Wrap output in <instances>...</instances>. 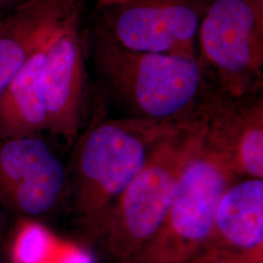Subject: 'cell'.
Instances as JSON below:
<instances>
[{
    "label": "cell",
    "instance_id": "cell-16",
    "mask_svg": "<svg viewBox=\"0 0 263 263\" xmlns=\"http://www.w3.org/2000/svg\"><path fill=\"white\" fill-rule=\"evenodd\" d=\"M9 214H7L3 209L0 208V237L5 233L8 228Z\"/></svg>",
    "mask_w": 263,
    "mask_h": 263
},
{
    "label": "cell",
    "instance_id": "cell-17",
    "mask_svg": "<svg viewBox=\"0 0 263 263\" xmlns=\"http://www.w3.org/2000/svg\"><path fill=\"white\" fill-rule=\"evenodd\" d=\"M127 1H130V0H99V5H100V8L103 9L105 7L120 4V3H124V2H127Z\"/></svg>",
    "mask_w": 263,
    "mask_h": 263
},
{
    "label": "cell",
    "instance_id": "cell-12",
    "mask_svg": "<svg viewBox=\"0 0 263 263\" xmlns=\"http://www.w3.org/2000/svg\"><path fill=\"white\" fill-rule=\"evenodd\" d=\"M52 35L29 57L0 96V139L38 136L47 130L44 76Z\"/></svg>",
    "mask_w": 263,
    "mask_h": 263
},
{
    "label": "cell",
    "instance_id": "cell-6",
    "mask_svg": "<svg viewBox=\"0 0 263 263\" xmlns=\"http://www.w3.org/2000/svg\"><path fill=\"white\" fill-rule=\"evenodd\" d=\"M209 0H130L102 9L99 24L133 51L197 59L198 30Z\"/></svg>",
    "mask_w": 263,
    "mask_h": 263
},
{
    "label": "cell",
    "instance_id": "cell-11",
    "mask_svg": "<svg viewBox=\"0 0 263 263\" xmlns=\"http://www.w3.org/2000/svg\"><path fill=\"white\" fill-rule=\"evenodd\" d=\"M81 0H31L0 23V96Z\"/></svg>",
    "mask_w": 263,
    "mask_h": 263
},
{
    "label": "cell",
    "instance_id": "cell-15",
    "mask_svg": "<svg viewBox=\"0 0 263 263\" xmlns=\"http://www.w3.org/2000/svg\"><path fill=\"white\" fill-rule=\"evenodd\" d=\"M31 0H0V22Z\"/></svg>",
    "mask_w": 263,
    "mask_h": 263
},
{
    "label": "cell",
    "instance_id": "cell-18",
    "mask_svg": "<svg viewBox=\"0 0 263 263\" xmlns=\"http://www.w3.org/2000/svg\"><path fill=\"white\" fill-rule=\"evenodd\" d=\"M0 263H3V262H2V261H0Z\"/></svg>",
    "mask_w": 263,
    "mask_h": 263
},
{
    "label": "cell",
    "instance_id": "cell-8",
    "mask_svg": "<svg viewBox=\"0 0 263 263\" xmlns=\"http://www.w3.org/2000/svg\"><path fill=\"white\" fill-rule=\"evenodd\" d=\"M78 2L58 25L50 41L45 67L47 130L67 141L78 137L87 98L88 39Z\"/></svg>",
    "mask_w": 263,
    "mask_h": 263
},
{
    "label": "cell",
    "instance_id": "cell-2",
    "mask_svg": "<svg viewBox=\"0 0 263 263\" xmlns=\"http://www.w3.org/2000/svg\"><path fill=\"white\" fill-rule=\"evenodd\" d=\"M181 124L137 117L94 119L78 143L73 163L72 206L85 231L99 236L114 204Z\"/></svg>",
    "mask_w": 263,
    "mask_h": 263
},
{
    "label": "cell",
    "instance_id": "cell-10",
    "mask_svg": "<svg viewBox=\"0 0 263 263\" xmlns=\"http://www.w3.org/2000/svg\"><path fill=\"white\" fill-rule=\"evenodd\" d=\"M204 247L250 262L262 263L263 179H236L226 189Z\"/></svg>",
    "mask_w": 263,
    "mask_h": 263
},
{
    "label": "cell",
    "instance_id": "cell-13",
    "mask_svg": "<svg viewBox=\"0 0 263 263\" xmlns=\"http://www.w3.org/2000/svg\"><path fill=\"white\" fill-rule=\"evenodd\" d=\"M59 242L35 219L21 218L11 245L14 263H50Z\"/></svg>",
    "mask_w": 263,
    "mask_h": 263
},
{
    "label": "cell",
    "instance_id": "cell-14",
    "mask_svg": "<svg viewBox=\"0 0 263 263\" xmlns=\"http://www.w3.org/2000/svg\"><path fill=\"white\" fill-rule=\"evenodd\" d=\"M50 263H93V258L77 246L60 243Z\"/></svg>",
    "mask_w": 263,
    "mask_h": 263
},
{
    "label": "cell",
    "instance_id": "cell-7",
    "mask_svg": "<svg viewBox=\"0 0 263 263\" xmlns=\"http://www.w3.org/2000/svg\"><path fill=\"white\" fill-rule=\"evenodd\" d=\"M68 186L66 169L39 136L0 139V208L35 219L56 209Z\"/></svg>",
    "mask_w": 263,
    "mask_h": 263
},
{
    "label": "cell",
    "instance_id": "cell-1",
    "mask_svg": "<svg viewBox=\"0 0 263 263\" xmlns=\"http://www.w3.org/2000/svg\"><path fill=\"white\" fill-rule=\"evenodd\" d=\"M96 69L131 117L158 122L202 120L216 93L197 59L133 51L98 23L88 39Z\"/></svg>",
    "mask_w": 263,
    "mask_h": 263
},
{
    "label": "cell",
    "instance_id": "cell-5",
    "mask_svg": "<svg viewBox=\"0 0 263 263\" xmlns=\"http://www.w3.org/2000/svg\"><path fill=\"white\" fill-rule=\"evenodd\" d=\"M237 178L204 149L188 162L167 215L130 263H188L201 251L216 209Z\"/></svg>",
    "mask_w": 263,
    "mask_h": 263
},
{
    "label": "cell",
    "instance_id": "cell-19",
    "mask_svg": "<svg viewBox=\"0 0 263 263\" xmlns=\"http://www.w3.org/2000/svg\"><path fill=\"white\" fill-rule=\"evenodd\" d=\"M0 23H1V22H0Z\"/></svg>",
    "mask_w": 263,
    "mask_h": 263
},
{
    "label": "cell",
    "instance_id": "cell-9",
    "mask_svg": "<svg viewBox=\"0 0 263 263\" xmlns=\"http://www.w3.org/2000/svg\"><path fill=\"white\" fill-rule=\"evenodd\" d=\"M203 147L237 179H263V99L216 92L203 116Z\"/></svg>",
    "mask_w": 263,
    "mask_h": 263
},
{
    "label": "cell",
    "instance_id": "cell-4",
    "mask_svg": "<svg viewBox=\"0 0 263 263\" xmlns=\"http://www.w3.org/2000/svg\"><path fill=\"white\" fill-rule=\"evenodd\" d=\"M197 44L198 62L219 94L242 99L259 93L263 0H209Z\"/></svg>",
    "mask_w": 263,
    "mask_h": 263
},
{
    "label": "cell",
    "instance_id": "cell-3",
    "mask_svg": "<svg viewBox=\"0 0 263 263\" xmlns=\"http://www.w3.org/2000/svg\"><path fill=\"white\" fill-rule=\"evenodd\" d=\"M204 121L184 123L151 154L108 212L98 237L119 263H130L156 233L188 162L203 144Z\"/></svg>",
    "mask_w": 263,
    "mask_h": 263
}]
</instances>
